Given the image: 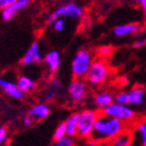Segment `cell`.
<instances>
[{"label":"cell","instance_id":"1","mask_svg":"<svg viewBox=\"0 0 146 146\" xmlns=\"http://www.w3.org/2000/svg\"><path fill=\"white\" fill-rule=\"evenodd\" d=\"M127 128L128 126L126 123L115 119V117H108L101 112L96 119L94 131H93L91 138L98 141L99 143L108 142Z\"/></svg>","mask_w":146,"mask_h":146},{"label":"cell","instance_id":"2","mask_svg":"<svg viewBox=\"0 0 146 146\" xmlns=\"http://www.w3.org/2000/svg\"><path fill=\"white\" fill-rule=\"evenodd\" d=\"M110 68L103 58L94 59L85 79L88 85L99 87L103 85L110 76Z\"/></svg>","mask_w":146,"mask_h":146},{"label":"cell","instance_id":"3","mask_svg":"<svg viewBox=\"0 0 146 146\" xmlns=\"http://www.w3.org/2000/svg\"><path fill=\"white\" fill-rule=\"evenodd\" d=\"M94 60L93 53L88 49H81L74 56L72 61V73L75 78L84 79Z\"/></svg>","mask_w":146,"mask_h":146},{"label":"cell","instance_id":"4","mask_svg":"<svg viewBox=\"0 0 146 146\" xmlns=\"http://www.w3.org/2000/svg\"><path fill=\"white\" fill-rule=\"evenodd\" d=\"M99 112L94 110H83L79 112L78 121V137L88 140L92 137L94 126Z\"/></svg>","mask_w":146,"mask_h":146},{"label":"cell","instance_id":"5","mask_svg":"<svg viewBox=\"0 0 146 146\" xmlns=\"http://www.w3.org/2000/svg\"><path fill=\"white\" fill-rule=\"evenodd\" d=\"M101 112L108 117L119 119L126 123L127 125L132 123L136 119V112L130 106V104H121V103L113 102L110 106L105 107Z\"/></svg>","mask_w":146,"mask_h":146},{"label":"cell","instance_id":"6","mask_svg":"<svg viewBox=\"0 0 146 146\" xmlns=\"http://www.w3.org/2000/svg\"><path fill=\"white\" fill-rule=\"evenodd\" d=\"M84 15L83 8L75 2L64 3L59 5L54 11H52L47 17V23L51 25L58 17H66V19H80Z\"/></svg>","mask_w":146,"mask_h":146},{"label":"cell","instance_id":"7","mask_svg":"<svg viewBox=\"0 0 146 146\" xmlns=\"http://www.w3.org/2000/svg\"><path fill=\"white\" fill-rule=\"evenodd\" d=\"M68 94L72 102L81 103L88 94V84L83 79L75 78L68 86Z\"/></svg>","mask_w":146,"mask_h":146},{"label":"cell","instance_id":"8","mask_svg":"<svg viewBox=\"0 0 146 146\" xmlns=\"http://www.w3.org/2000/svg\"><path fill=\"white\" fill-rule=\"evenodd\" d=\"M43 60V56L41 54L39 42H33L23 56L22 62L23 66H31V64H38Z\"/></svg>","mask_w":146,"mask_h":146},{"label":"cell","instance_id":"9","mask_svg":"<svg viewBox=\"0 0 146 146\" xmlns=\"http://www.w3.org/2000/svg\"><path fill=\"white\" fill-rule=\"evenodd\" d=\"M31 0H17V2L12 3L11 5L7 6V7L1 9V17L5 22L11 21L12 19H15V15L20 11L24 10L25 8H27L30 5Z\"/></svg>","mask_w":146,"mask_h":146},{"label":"cell","instance_id":"10","mask_svg":"<svg viewBox=\"0 0 146 146\" xmlns=\"http://www.w3.org/2000/svg\"><path fill=\"white\" fill-rule=\"evenodd\" d=\"M92 99L96 108L102 111L105 107L110 106L111 103L115 102V95L108 90H101L95 93Z\"/></svg>","mask_w":146,"mask_h":146},{"label":"cell","instance_id":"11","mask_svg":"<svg viewBox=\"0 0 146 146\" xmlns=\"http://www.w3.org/2000/svg\"><path fill=\"white\" fill-rule=\"evenodd\" d=\"M50 112L51 110L46 102H37L29 108L28 115H31L35 122H40L48 117Z\"/></svg>","mask_w":146,"mask_h":146},{"label":"cell","instance_id":"12","mask_svg":"<svg viewBox=\"0 0 146 146\" xmlns=\"http://www.w3.org/2000/svg\"><path fill=\"white\" fill-rule=\"evenodd\" d=\"M0 89L6 95L15 99H23L24 93L19 89L17 83H13L11 80L6 78H0Z\"/></svg>","mask_w":146,"mask_h":146},{"label":"cell","instance_id":"13","mask_svg":"<svg viewBox=\"0 0 146 146\" xmlns=\"http://www.w3.org/2000/svg\"><path fill=\"white\" fill-rule=\"evenodd\" d=\"M43 61L46 64L48 71L51 74H55L58 71L61 63V56L57 50H50L43 56Z\"/></svg>","mask_w":146,"mask_h":146},{"label":"cell","instance_id":"14","mask_svg":"<svg viewBox=\"0 0 146 146\" xmlns=\"http://www.w3.org/2000/svg\"><path fill=\"white\" fill-rule=\"evenodd\" d=\"M133 132L131 129L127 128L119 134L115 136L113 138L108 141V146H129L133 142Z\"/></svg>","mask_w":146,"mask_h":146},{"label":"cell","instance_id":"15","mask_svg":"<svg viewBox=\"0 0 146 146\" xmlns=\"http://www.w3.org/2000/svg\"><path fill=\"white\" fill-rule=\"evenodd\" d=\"M140 30V26L137 23H129V24L119 25L113 28V34L117 37H126L136 34Z\"/></svg>","mask_w":146,"mask_h":146},{"label":"cell","instance_id":"16","mask_svg":"<svg viewBox=\"0 0 146 146\" xmlns=\"http://www.w3.org/2000/svg\"><path fill=\"white\" fill-rule=\"evenodd\" d=\"M129 104L141 105L146 99V89L142 86H136L129 91Z\"/></svg>","mask_w":146,"mask_h":146},{"label":"cell","instance_id":"17","mask_svg":"<svg viewBox=\"0 0 146 146\" xmlns=\"http://www.w3.org/2000/svg\"><path fill=\"white\" fill-rule=\"evenodd\" d=\"M17 85L24 94L33 92L37 87L36 81L27 75L19 76L17 79Z\"/></svg>","mask_w":146,"mask_h":146},{"label":"cell","instance_id":"18","mask_svg":"<svg viewBox=\"0 0 146 146\" xmlns=\"http://www.w3.org/2000/svg\"><path fill=\"white\" fill-rule=\"evenodd\" d=\"M78 121L79 112H74L66 119V135L70 137L76 138L78 137Z\"/></svg>","mask_w":146,"mask_h":146},{"label":"cell","instance_id":"19","mask_svg":"<svg viewBox=\"0 0 146 146\" xmlns=\"http://www.w3.org/2000/svg\"><path fill=\"white\" fill-rule=\"evenodd\" d=\"M134 133L138 139V143L141 146H146V121H142L136 125Z\"/></svg>","mask_w":146,"mask_h":146},{"label":"cell","instance_id":"20","mask_svg":"<svg viewBox=\"0 0 146 146\" xmlns=\"http://www.w3.org/2000/svg\"><path fill=\"white\" fill-rule=\"evenodd\" d=\"M53 146H77V144H76L75 139L73 137H70L66 135V136L54 141Z\"/></svg>","mask_w":146,"mask_h":146},{"label":"cell","instance_id":"21","mask_svg":"<svg viewBox=\"0 0 146 146\" xmlns=\"http://www.w3.org/2000/svg\"><path fill=\"white\" fill-rule=\"evenodd\" d=\"M66 136V123L62 122L55 128V131L53 133V139L54 141Z\"/></svg>","mask_w":146,"mask_h":146},{"label":"cell","instance_id":"22","mask_svg":"<svg viewBox=\"0 0 146 146\" xmlns=\"http://www.w3.org/2000/svg\"><path fill=\"white\" fill-rule=\"evenodd\" d=\"M115 102L121 103V104H129V93L121 91L115 95Z\"/></svg>","mask_w":146,"mask_h":146},{"label":"cell","instance_id":"23","mask_svg":"<svg viewBox=\"0 0 146 146\" xmlns=\"http://www.w3.org/2000/svg\"><path fill=\"white\" fill-rule=\"evenodd\" d=\"M112 52V48L111 46H108V45H104V46H101L98 48L97 50V54L99 55V58H106L111 54Z\"/></svg>","mask_w":146,"mask_h":146},{"label":"cell","instance_id":"24","mask_svg":"<svg viewBox=\"0 0 146 146\" xmlns=\"http://www.w3.org/2000/svg\"><path fill=\"white\" fill-rule=\"evenodd\" d=\"M51 25H52V27H53L54 31L62 32L63 29H64V26H66V23H64V20H63L62 17H58V19H56Z\"/></svg>","mask_w":146,"mask_h":146},{"label":"cell","instance_id":"25","mask_svg":"<svg viewBox=\"0 0 146 146\" xmlns=\"http://www.w3.org/2000/svg\"><path fill=\"white\" fill-rule=\"evenodd\" d=\"M8 130L5 126H0V146L4 145L7 142Z\"/></svg>","mask_w":146,"mask_h":146},{"label":"cell","instance_id":"26","mask_svg":"<svg viewBox=\"0 0 146 146\" xmlns=\"http://www.w3.org/2000/svg\"><path fill=\"white\" fill-rule=\"evenodd\" d=\"M56 95H57V91L50 88L46 92L44 93V99L46 102H50V101H53L54 99L56 98Z\"/></svg>","mask_w":146,"mask_h":146},{"label":"cell","instance_id":"27","mask_svg":"<svg viewBox=\"0 0 146 146\" xmlns=\"http://www.w3.org/2000/svg\"><path fill=\"white\" fill-rule=\"evenodd\" d=\"M50 87L52 88V89H54V90L58 91L61 89V82L60 80H59L57 77H52L51 79H50Z\"/></svg>","mask_w":146,"mask_h":146},{"label":"cell","instance_id":"28","mask_svg":"<svg viewBox=\"0 0 146 146\" xmlns=\"http://www.w3.org/2000/svg\"><path fill=\"white\" fill-rule=\"evenodd\" d=\"M132 46L136 49L145 47L146 46V38H138V39H136L134 42H133Z\"/></svg>","mask_w":146,"mask_h":146},{"label":"cell","instance_id":"29","mask_svg":"<svg viewBox=\"0 0 146 146\" xmlns=\"http://www.w3.org/2000/svg\"><path fill=\"white\" fill-rule=\"evenodd\" d=\"M17 0H0V9L7 7L9 5H11L12 3L17 2Z\"/></svg>","mask_w":146,"mask_h":146},{"label":"cell","instance_id":"30","mask_svg":"<svg viewBox=\"0 0 146 146\" xmlns=\"http://www.w3.org/2000/svg\"><path fill=\"white\" fill-rule=\"evenodd\" d=\"M33 124H35L34 119H33L31 115H29L27 113V115H26V117H25V119H24V125L26 127H31V126H33Z\"/></svg>","mask_w":146,"mask_h":146},{"label":"cell","instance_id":"31","mask_svg":"<svg viewBox=\"0 0 146 146\" xmlns=\"http://www.w3.org/2000/svg\"><path fill=\"white\" fill-rule=\"evenodd\" d=\"M134 1L138 5H140V6H141L142 11H143V13L146 15V0H134Z\"/></svg>","mask_w":146,"mask_h":146},{"label":"cell","instance_id":"32","mask_svg":"<svg viewBox=\"0 0 146 146\" xmlns=\"http://www.w3.org/2000/svg\"><path fill=\"white\" fill-rule=\"evenodd\" d=\"M99 142L96 141V140H94V139L90 138V139H88V141L86 142L85 146H99Z\"/></svg>","mask_w":146,"mask_h":146},{"label":"cell","instance_id":"33","mask_svg":"<svg viewBox=\"0 0 146 146\" xmlns=\"http://www.w3.org/2000/svg\"><path fill=\"white\" fill-rule=\"evenodd\" d=\"M129 146H134V145H133V144H130V145Z\"/></svg>","mask_w":146,"mask_h":146}]
</instances>
